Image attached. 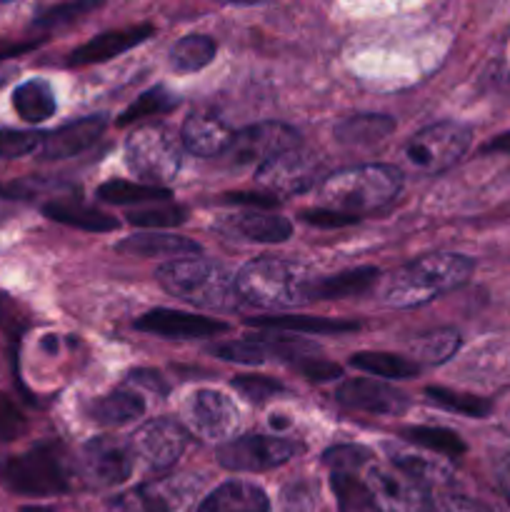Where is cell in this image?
<instances>
[{"label": "cell", "instance_id": "cell-1", "mask_svg": "<svg viewBox=\"0 0 510 512\" xmlns=\"http://www.w3.org/2000/svg\"><path fill=\"white\" fill-rule=\"evenodd\" d=\"M473 260L455 253H435L413 260L393 273L385 285V303L393 308H415L438 295L460 288L473 275Z\"/></svg>", "mask_w": 510, "mask_h": 512}, {"label": "cell", "instance_id": "cell-2", "mask_svg": "<svg viewBox=\"0 0 510 512\" xmlns=\"http://www.w3.org/2000/svg\"><path fill=\"white\" fill-rule=\"evenodd\" d=\"M158 283L175 298L205 310L233 313L240 308V293L235 278L210 260H170L158 268Z\"/></svg>", "mask_w": 510, "mask_h": 512}, {"label": "cell", "instance_id": "cell-3", "mask_svg": "<svg viewBox=\"0 0 510 512\" xmlns=\"http://www.w3.org/2000/svg\"><path fill=\"white\" fill-rule=\"evenodd\" d=\"M400 185L403 173L393 165H360L328 175L318 195L325 208L358 218V213L390 203L400 193Z\"/></svg>", "mask_w": 510, "mask_h": 512}, {"label": "cell", "instance_id": "cell-4", "mask_svg": "<svg viewBox=\"0 0 510 512\" xmlns=\"http://www.w3.org/2000/svg\"><path fill=\"white\" fill-rule=\"evenodd\" d=\"M235 288L240 298L258 308H298L313 300V283L300 265L283 258L250 260L238 275Z\"/></svg>", "mask_w": 510, "mask_h": 512}, {"label": "cell", "instance_id": "cell-5", "mask_svg": "<svg viewBox=\"0 0 510 512\" xmlns=\"http://www.w3.org/2000/svg\"><path fill=\"white\" fill-rule=\"evenodd\" d=\"M68 453L58 443H40L25 453L0 458V485L15 495L50 498L70 490Z\"/></svg>", "mask_w": 510, "mask_h": 512}, {"label": "cell", "instance_id": "cell-6", "mask_svg": "<svg viewBox=\"0 0 510 512\" xmlns=\"http://www.w3.org/2000/svg\"><path fill=\"white\" fill-rule=\"evenodd\" d=\"M470 140L473 133L460 123L428 125L403 145V163L415 173H443L463 158Z\"/></svg>", "mask_w": 510, "mask_h": 512}, {"label": "cell", "instance_id": "cell-7", "mask_svg": "<svg viewBox=\"0 0 510 512\" xmlns=\"http://www.w3.org/2000/svg\"><path fill=\"white\" fill-rule=\"evenodd\" d=\"M125 160L128 168L148 185L168 183L180 170V145L163 125H145L128 138Z\"/></svg>", "mask_w": 510, "mask_h": 512}, {"label": "cell", "instance_id": "cell-8", "mask_svg": "<svg viewBox=\"0 0 510 512\" xmlns=\"http://www.w3.org/2000/svg\"><path fill=\"white\" fill-rule=\"evenodd\" d=\"M365 493L375 512H430L428 483L395 465H373L365 475Z\"/></svg>", "mask_w": 510, "mask_h": 512}, {"label": "cell", "instance_id": "cell-9", "mask_svg": "<svg viewBox=\"0 0 510 512\" xmlns=\"http://www.w3.org/2000/svg\"><path fill=\"white\" fill-rule=\"evenodd\" d=\"M293 148H298V133L290 125L268 120V123L250 125L240 133H233V140L223 155H228L230 163L238 165V168H245V165H258L260 168L268 160L278 158L280 153Z\"/></svg>", "mask_w": 510, "mask_h": 512}, {"label": "cell", "instance_id": "cell-10", "mask_svg": "<svg viewBox=\"0 0 510 512\" xmlns=\"http://www.w3.org/2000/svg\"><path fill=\"white\" fill-rule=\"evenodd\" d=\"M320 173H323V163L318 155H313L310 150L293 148L260 165L255 180L260 188L278 198V195L305 193L308 188H313L315 180H320Z\"/></svg>", "mask_w": 510, "mask_h": 512}, {"label": "cell", "instance_id": "cell-11", "mask_svg": "<svg viewBox=\"0 0 510 512\" xmlns=\"http://www.w3.org/2000/svg\"><path fill=\"white\" fill-rule=\"evenodd\" d=\"M298 450L293 440L278 438V435H245V438L228 440L218 450V460L228 470L258 473V470L285 465Z\"/></svg>", "mask_w": 510, "mask_h": 512}, {"label": "cell", "instance_id": "cell-12", "mask_svg": "<svg viewBox=\"0 0 510 512\" xmlns=\"http://www.w3.org/2000/svg\"><path fill=\"white\" fill-rule=\"evenodd\" d=\"M200 490V480L190 475L150 480L130 493L120 495L110 512H183Z\"/></svg>", "mask_w": 510, "mask_h": 512}, {"label": "cell", "instance_id": "cell-13", "mask_svg": "<svg viewBox=\"0 0 510 512\" xmlns=\"http://www.w3.org/2000/svg\"><path fill=\"white\" fill-rule=\"evenodd\" d=\"M135 468L133 445L120 438H93L80 455V473L95 488L125 483Z\"/></svg>", "mask_w": 510, "mask_h": 512}, {"label": "cell", "instance_id": "cell-14", "mask_svg": "<svg viewBox=\"0 0 510 512\" xmlns=\"http://www.w3.org/2000/svg\"><path fill=\"white\" fill-rule=\"evenodd\" d=\"M183 415L190 430L205 440H230L240 423L235 403L218 390H195L185 400Z\"/></svg>", "mask_w": 510, "mask_h": 512}, {"label": "cell", "instance_id": "cell-15", "mask_svg": "<svg viewBox=\"0 0 510 512\" xmlns=\"http://www.w3.org/2000/svg\"><path fill=\"white\" fill-rule=\"evenodd\" d=\"M130 445L135 450V458L143 460L148 470H168L183 455L185 445H188V433L175 420H153L135 433Z\"/></svg>", "mask_w": 510, "mask_h": 512}, {"label": "cell", "instance_id": "cell-16", "mask_svg": "<svg viewBox=\"0 0 510 512\" xmlns=\"http://www.w3.org/2000/svg\"><path fill=\"white\" fill-rule=\"evenodd\" d=\"M335 400L348 408L375 415H403L410 405L408 395L378 380H345L335 390Z\"/></svg>", "mask_w": 510, "mask_h": 512}, {"label": "cell", "instance_id": "cell-17", "mask_svg": "<svg viewBox=\"0 0 510 512\" xmlns=\"http://www.w3.org/2000/svg\"><path fill=\"white\" fill-rule=\"evenodd\" d=\"M135 328L150 335H160V338H210V335L225 333L228 325L220 320L203 318V315L183 313V310L158 308L135 320Z\"/></svg>", "mask_w": 510, "mask_h": 512}, {"label": "cell", "instance_id": "cell-18", "mask_svg": "<svg viewBox=\"0 0 510 512\" xmlns=\"http://www.w3.org/2000/svg\"><path fill=\"white\" fill-rule=\"evenodd\" d=\"M105 130V115H88V118L73 120V123L60 125L53 133L43 135L38 153L43 160H63L73 158V155L83 153L95 140L103 135Z\"/></svg>", "mask_w": 510, "mask_h": 512}, {"label": "cell", "instance_id": "cell-19", "mask_svg": "<svg viewBox=\"0 0 510 512\" xmlns=\"http://www.w3.org/2000/svg\"><path fill=\"white\" fill-rule=\"evenodd\" d=\"M233 130L215 110H195L183 125V145L200 158H215L228 150Z\"/></svg>", "mask_w": 510, "mask_h": 512}, {"label": "cell", "instance_id": "cell-20", "mask_svg": "<svg viewBox=\"0 0 510 512\" xmlns=\"http://www.w3.org/2000/svg\"><path fill=\"white\" fill-rule=\"evenodd\" d=\"M150 35H153V25L148 23L130 25V28H120V30H108V33L95 35V38H90L88 43L75 48L73 53H70L68 63L70 65L105 63V60L115 58V55L140 45L143 40H148Z\"/></svg>", "mask_w": 510, "mask_h": 512}, {"label": "cell", "instance_id": "cell-21", "mask_svg": "<svg viewBox=\"0 0 510 512\" xmlns=\"http://www.w3.org/2000/svg\"><path fill=\"white\" fill-rule=\"evenodd\" d=\"M198 512H270V500L258 485L230 480L200 503Z\"/></svg>", "mask_w": 510, "mask_h": 512}, {"label": "cell", "instance_id": "cell-22", "mask_svg": "<svg viewBox=\"0 0 510 512\" xmlns=\"http://www.w3.org/2000/svg\"><path fill=\"white\" fill-rule=\"evenodd\" d=\"M118 253L135 255V258H188V255H198L200 245L188 238L168 233H140L130 235V238L120 240Z\"/></svg>", "mask_w": 510, "mask_h": 512}, {"label": "cell", "instance_id": "cell-23", "mask_svg": "<svg viewBox=\"0 0 510 512\" xmlns=\"http://www.w3.org/2000/svg\"><path fill=\"white\" fill-rule=\"evenodd\" d=\"M230 220V230L240 238L250 240V243H283L290 238L293 228L280 215L260 213V210H250V213L233 215Z\"/></svg>", "mask_w": 510, "mask_h": 512}, {"label": "cell", "instance_id": "cell-24", "mask_svg": "<svg viewBox=\"0 0 510 512\" xmlns=\"http://www.w3.org/2000/svg\"><path fill=\"white\" fill-rule=\"evenodd\" d=\"M145 413V403L133 390H113L103 398L93 400L88 415L100 425H128L140 420Z\"/></svg>", "mask_w": 510, "mask_h": 512}, {"label": "cell", "instance_id": "cell-25", "mask_svg": "<svg viewBox=\"0 0 510 512\" xmlns=\"http://www.w3.org/2000/svg\"><path fill=\"white\" fill-rule=\"evenodd\" d=\"M43 213L58 223L78 230H90V233H108V230L118 228V220L113 215L90 208V205L73 203V200H53V203L45 205Z\"/></svg>", "mask_w": 510, "mask_h": 512}, {"label": "cell", "instance_id": "cell-26", "mask_svg": "<svg viewBox=\"0 0 510 512\" xmlns=\"http://www.w3.org/2000/svg\"><path fill=\"white\" fill-rule=\"evenodd\" d=\"M13 108L25 123H43L55 113V95L50 83L35 78L25 80L13 93Z\"/></svg>", "mask_w": 510, "mask_h": 512}, {"label": "cell", "instance_id": "cell-27", "mask_svg": "<svg viewBox=\"0 0 510 512\" xmlns=\"http://www.w3.org/2000/svg\"><path fill=\"white\" fill-rule=\"evenodd\" d=\"M395 123L385 115H353L335 128V138L345 145H375L393 133Z\"/></svg>", "mask_w": 510, "mask_h": 512}, {"label": "cell", "instance_id": "cell-28", "mask_svg": "<svg viewBox=\"0 0 510 512\" xmlns=\"http://www.w3.org/2000/svg\"><path fill=\"white\" fill-rule=\"evenodd\" d=\"M250 325L260 330H278V333H353L358 323L350 320H328V318H258L250 320Z\"/></svg>", "mask_w": 510, "mask_h": 512}, {"label": "cell", "instance_id": "cell-29", "mask_svg": "<svg viewBox=\"0 0 510 512\" xmlns=\"http://www.w3.org/2000/svg\"><path fill=\"white\" fill-rule=\"evenodd\" d=\"M100 200L113 205H145L153 200H168L170 193L160 185L148 183H130V180H105L98 190H95Z\"/></svg>", "mask_w": 510, "mask_h": 512}, {"label": "cell", "instance_id": "cell-30", "mask_svg": "<svg viewBox=\"0 0 510 512\" xmlns=\"http://www.w3.org/2000/svg\"><path fill=\"white\" fill-rule=\"evenodd\" d=\"M215 40L210 35H185L170 50V63L178 73H195L215 58Z\"/></svg>", "mask_w": 510, "mask_h": 512}, {"label": "cell", "instance_id": "cell-31", "mask_svg": "<svg viewBox=\"0 0 510 512\" xmlns=\"http://www.w3.org/2000/svg\"><path fill=\"white\" fill-rule=\"evenodd\" d=\"M378 278V270L375 268H355L345 270V273L333 275V278H325L320 283L313 285V300H335L345 298V295L363 293L365 288L375 283Z\"/></svg>", "mask_w": 510, "mask_h": 512}, {"label": "cell", "instance_id": "cell-32", "mask_svg": "<svg viewBox=\"0 0 510 512\" xmlns=\"http://www.w3.org/2000/svg\"><path fill=\"white\" fill-rule=\"evenodd\" d=\"M405 440L418 448L430 450L435 455H448V458H455V455L465 453V443L460 440V435H455L453 430L445 428H433V425H415V428H405L403 433Z\"/></svg>", "mask_w": 510, "mask_h": 512}, {"label": "cell", "instance_id": "cell-33", "mask_svg": "<svg viewBox=\"0 0 510 512\" xmlns=\"http://www.w3.org/2000/svg\"><path fill=\"white\" fill-rule=\"evenodd\" d=\"M350 365L363 370V373L375 375V378L388 380H403L418 375V365L390 353H355L350 358Z\"/></svg>", "mask_w": 510, "mask_h": 512}, {"label": "cell", "instance_id": "cell-34", "mask_svg": "<svg viewBox=\"0 0 510 512\" xmlns=\"http://www.w3.org/2000/svg\"><path fill=\"white\" fill-rule=\"evenodd\" d=\"M460 348V335L455 330H433V333L418 338V343L413 345V353L418 355V360L430 365H440L445 360H450L455 355V350Z\"/></svg>", "mask_w": 510, "mask_h": 512}, {"label": "cell", "instance_id": "cell-35", "mask_svg": "<svg viewBox=\"0 0 510 512\" xmlns=\"http://www.w3.org/2000/svg\"><path fill=\"white\" fill-rule=\"evenodd\" d=\"M210 353L218 355L220 360H228V363H243V365H263L265 360H270L268 345L258 338V335H248L243 340H230L225 345H215L210 348Z\"/></svg>", "mask_w": 510, "mask_h": 512}, {"label": "cell", "instance_id": "cell-36", "mask_svg": "<svg viewBox=\"0 0 510 512\" xmlns=\"http://www.w3.org/2000/svg\"><path fill=\"white\" fill-rule=\"evenodd\" d=\"M388 453H390V458H393L395 468L415 475V478H420L423 483H428V480H443L450 475L448 465L440 463V460L425 458V455H420V453H413V450L388 448Z\"/></svg>", "mask_w": 510, "mask_h": 512}, {"label": "cell", "instance_id": "cell-37", "mask_svg": "<svg viewBox=\"0 0 510 512\" xmlns=\"http://www.w3.org/2000/svg\"><path fill=\"white\" fill-rule=\"evenodd\" d=\"M425 398L430 403L440 405L445 410H453V413L470 415V418H485L490 413V403L483 398H475V395L455 393V390L448 388H428L425 390Z\"/></svg>", "mask_w": 510, "mask_h": 512}, {"label": "cell", "instance_id": "cell-38", "mask_svg": "<svg viewBox=\"0 0 510 512\" xmlns=\"http://www.w3.org/2000/svg\"><path fill=\"white\" fill-rule=\"evenodd\" d=\"M175 105H178V100H175L173 93H168L165 88H150L148 93L140 95V98L135 100V103L130 105L123 115H120L118 125H130V123H135V120L150 118V115L170 113Z\"/></svg>", "mask_w": 510, "mask_h": 512}, {"label": "cell", "instance_id": "cell-39", "mask_svg": "<svg viewBox=\"0 0 510 512\" xmlns=\"http://www.w3.org/2000/svg\"><path fill=\"white\" fill-rule=\"evenodd\" d=\"M185 208L180 205H170V203H160L153 205V208H143V210H133L128 213V220L138 228H170V225H180L185 223Z\"/></svg>", "mask_w": 510, "mask_h": 512}, {"label": "cell", "instance_id": "cell-40", "mask_svg": "<svg viewBox=\"0 0 510 512\" xmlns=\"http://www.w3.org/2000/svg\"><path fill=\"white\" fill-rule=\"evenodd\" d=\"M40 143H43V135L33 133V130L0 128V160L23 158V155L38 150Z\"/></svg>", "mask_w": 510, "mask_h": 512}, {"label": "cell", "instance_id": "cell-41", "mask_svg": "<svg viewBox=\"0 0 510 512\" xmlns=\"http://www.w3.org/2000/svg\"><path fill=\"white\" fill-rule=\"evenodd\" d=\"M233 388L250 403H265L268 398L285 390L278 380L263 378V375H238V378H233Z\"/></svg>", "mask_w": 510, "mask_h": 512}, {"label": "cell", "instance_id": "cell-42", "mask_svg": "<svg viewBox=\"0 0 510 512\" xmlns=\"http://www.w3.org/2000/svg\"><path fill=\"white\" fill-rule=\"evenodd\" d=\"M25 430H28L25 415L20 413V408L8 398V395L0 393V443L18 440Z\"/></svg>", "mask_w": 510, "mask_h": 512}, {"label": "cell", "instance_id": "cell-43", "mask_svg": "<svg viewBox=\"0 0 510 512\" xmlns=\"http://www.w3.org/2000/svg\"><path fill=\"white\" fill-rule=\"evenodd\" d=\"M368 460L370 455L363 448H355V445H340V448L325 453V463L333 468V473H355Z\"/></svg>", "mask_w": 510, "mask_h": 512}, {"label": "cell", "instance_id": "cell-44", "mask_svg": "<svg viewBox=\"0 0 510 512\" xmlns=\"http://www.w3.org/2000/svg\"><path fill=\"white\" fill-rule=\"evenodd\" d=\"M98 8V3H65V5H53V8H45L43 13L35 15V25H58L68 23V20L78 18V15L88 13V10Z\"/></svg>", "mask_w": 510, "mask_h": 512}, {"label": "cell", "instance_id": "cell-45", "mask_svg": "<svg viewBox=\"0 0 510 512\" xmlns=\"http://www.w3.org/2000/svg\"><path fill=\"white\" fill-rule=\"evenodd\" d=\"M303 220L308 225H315V228H345V225L358 223V218H355V215H345V213H338V210H330V208L305 210Z\"/></svg>", "mask_w": 510, "mask_h": 512}, {"label": "cell", "instance_id": "cell-46", "mask_svg": "<svg viewBox=\"0 0 510 512\" xmlns=\"http://www.w3.org/2000/svg\"><path fill=\"white\" fill-rule=\"evenodd\" d=\"M298 370L310 383H328V380H335L343 375V368L335 363H328V360H303L298 365Z\"/></svg>", "mask_w": 510, "mask_h": 512}, {"label": "cell", "instance_id": "cell-47", "mask_svg": "<svg viewBox=\"0 0 510 512\" xmlns=\"http://www.w3.org/2000/svg\"><path fill=\"white\" fill-rule=\"evenodd\" d=\"M430 512H490L478 500L463 498V495H445L438 505Z\"/></svg>", "mask_w": 510, "mask_h": 512}, {"label": "cell", "instance_id": "cell-48", "mask_svg": "<svg viewBox=\"0 0 510 512\" xmlns=\"http://www.w3.org/2000/svg\"><path fill=\"white\" fill-rule=\"evenodd\" d=\"M228 203H240V205H255V208H273L278 205V200L273 195H258V193H228L225 195Z\"/></svg>", "mask_w": 510, "mask_h": 512}, {"label": "cell", "instance_id": "cell-49", "mask_svg": "<svg viewBox=\"0 0 510 512\" xmlns=\"http://www.w3.org/2000/svg\"><path fill=\"white\" fill-rule=\"evenodd\" d=\"M40 40H23V43H15V40H0V60L15 58L20 53H28L38 45Z\"/></svg>", "mask_w": 510, "mask_h": 512}, {"label": "cell", "instance_id": "cell-50", "mask_svg": "<svg viewBox=\"0 0 510 512\" xmlns=\"http://www.w3.org/2000/svg\"><path fill=\"white\" fill-rule=\"evenodd\" d=\"M130 380H133L135 385H143V388L153 390V393L155 390H158V393H165V383L160 380V375L150 373V370H138V373L130 375Z\"/></svg>", "mask_w": 510, "mask_h": 512}, {"label": "cell", "instance_id": "cell-51", "mask_svg": "<svg viewBox=\"0 0 510 512\" xmlns=\"http://www.w3.org/2000/svg\"><path fill=\"white\" fill-rule=\"evenodd\" d=\"M485 150H488V153H510V133H503L498 135V138L490 140V143L485 145Z\"/></svg>", "mask_w": 510, "mask_h": 512}, {"label": "cell", "instance_id": "cell-52", "mask_svg": "<svg viewBox=\"0 0 510 512\" xmlns=\"http://www.w3.org/2000/svg\"><path fill=\"white\" fill-rule=\"evenodd\" d=\"M498 483H500V490L510 498V458L498 465Z\"/></svg>", "mask_w": 510, "mask_h": 512}, {"label": "cell", "instance_id": "cell-53", "mask_svg": "<svg viewBox=\"0 0 510 512\" xmlns=\"http://www.w3.org/2000/svg\"><path fill=\"white\" fill-rule=\"evenodd\" d=\"M20 512H53V510L40 508V505H25V508H20Z\"/></svg>", "mask_w": 510, "mask_h": 512}, {"label": "cell", "instance_id": "cell-54", "mask_svg": "<svg viewBox=\"0 0 510 512\" xmlns=\"http://www.w3.org/2000/svg\"><path fill=\"white\" fill-rule=\"evenodd\" d=\"M10 75H13V68H0V85L8 83Z\"/></svg>", "mask_w": 510, "mask_h": 512}, {"label": "cell", "instance_id": "cell-55", "mask_svg": "<svg viewBox=\"0 0 510 512\" xmlns=\"http://www.w3.org/2000/svg\"><path fill=\"white\" fill-rule=\"evenodd\" d=\"M343 512H375L373 508H343Z\"/></svg>", "mask_w": 510, "mask_h": 512}]
</instances>
